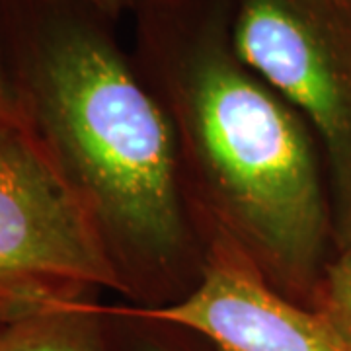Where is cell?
<instances>
[{"mask_svg":"<svg viewBox=\"0 0 351 351\" xmlns=\"http://www.w3.org/2000/svg\"><path fill=\"white\" fill-rule=\"evenodd\" d=\"M82 0H0L14 108L82 209L133 306L182 299L209 242L189 197L174 123Z\"/></svg>","mask_w":351,"mask_h":351,"instance_id":"1","label":"cell"},{"mask_svg":"<svg viewBox=\"0 0 351 351\" xmlns=\"http://www.w3.org/2000/svg\"><path fill=\"white\" fill-rule=\"evenodd\" d=\"M135 63L174 123L205 237L313 311L336 254L324 158L306 121L240 61L228 0H138Z\"/></svg>","mask_w":351,"mask_h":351,"instance_id":"2","label":"cell"},{"mask_svg":"<svg viewBox=\"0 0 351 351\" xmlns=\"http://www.w3.org/2000/svg\"><path fill=\"white\" fill-rule=\"evenodd\" d=\"M240 61L306 121L326 166L336 252L351 244V0H228Z\"/></svg>","mask_w":351,"mask_h":351,"instance_id":"3","label":"cell"},{"mask_svg":"<svg viewBox=\"0 0 351 351\" xmlns=\"http://www.w3.org/2000/svg\"><path fill=\"white\" fill-rule=\"evenodd\" d=\"M117 291L88 219L18 112L0 121V295L38 301Z\"/></svg>","mask_w":351,"mask_h":351,"instance_id":"4","label":"cell"},{"mask_svg":"<svg viewBox=\"0 0 351 351\" xmlns=\"http://www.w3.org/2000/svg\"><path fill=\"white\" fill-rule=\"evenodd\" d=\"M207 242L201 279L182 299L119 311L193 334L211 351H348L320 314L271 287L223 240Z\"/></svg>","mask_w":351,"mask_h":351,"instance_id":"5","label":"cell"},{"mask_svg":"<svg viewBox=\"0 0 351 351\" xmlns=\"http://www.w3.org/2000/svg\"><path fill=\"white\" fill-rule=\"evenodd\" d=\"M0 351H113L106 306L94 297L49 302L4 328Z\"/></svg>","mask_w":351,"mask_h":351,"instance_id":"6","label":"cell"},{"mask_svg":"<svg viewBox=\"0 0 351 351\" xmlns=\"http://www.w3.org/2000/svg\"><path fill=\"white\" fill-rule=\"evenodd\" d=\"M313 311L351 351V244L332 256L316 289Z\"/></svg>","mask_w":351,"mask_h":351,"instance_id":"7","label":"cell"},{"mask_svg":"<svg viewBox=\"0 0 351 351\" xmlns=\"http://www.w3.org/2000/svg\"><path fill=\"white\" fill-rule=\"evenodd\" d=\"M113 351H211L203 341L195 348L188 332L125 314L119 306H106Z\"/></svg>","mask_w":351,"mask_h":351,"instance_id":"8","label":"cell"},{"mask_svg":"<svg viewBox=\"0 0 351 351\" xmlns=\"http://www.w3.org/2000/svg\"><path fill=\"white\" fill-rule=\"evenodd\" d=\"M63 301V299H59ZM53 301H38V299H25V297H6L0 295V332L8 324H12L14 320L22 318L25 314L34 313L41 306L49 304Z\"/></svg>","mask_w":351,"mask_h":351,"instance_id":"9","label":"cell"},{"mask_svg":"<svg viewBox=\"0 0 351 351\" xmlns=\"http://www.w3.org/2000/svg\"><path fill=\"white\" fill-rule=\"evenodd\" d=\"M90 6H94L96 10H100L110 18H115L117 14H121L127 8H135L137 0H82Z\"/></svg>","mask_w":351,"mask_h":351,"instance_id":"10","label":"cell"},{"mask_svg":"<svg viewBox=\"0 0 351 351\" xmlns=\"http://www.w3.org/2000/svg\"><path fill=\"white\" fill-rule=\"evenodd\" d=\"M0 110L16 112L10 84H8V76H6V69H4V61H2V49H0Z\"/></svg>","mask_w":351,"mask_h":351,"instance_id":"11","label":"cell"},{"mask_svg":"<svg viewBox=\"0 0 351 351\" xmlns=\"http://www.w3.org/2000/svg\"><path fill=\"white\" fill-rule=\"evenodd\" d=\"M16 112H8V110H0V121L2 119H6V117H10V115H14Z\"/></svg>","mask_w":351,"mask_h":351,"instance_id":"12","label":"cell"},{"mask_svg":"<svg viewBox=\"0 0 351 351\" xmlns=\"http://www.w3.org/2000/svg\"><path fill=\"white\" fill-rule=\"evenodd\" d=\"M137 2H138V0H137Z\"/></svg>","mask_w":351,"mask_h":351,"instance_id":"13","label":"cell"}]
</instances>
